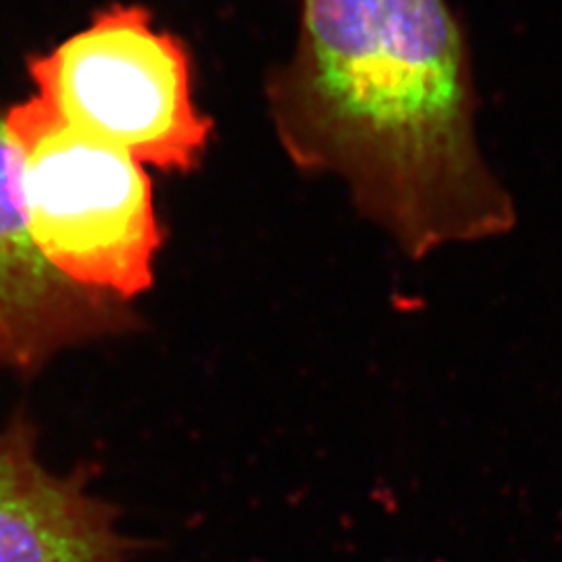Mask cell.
Segmentation results:
<instances>
[{
  "instance_id": "cell-1",
  "label": "cell",
  "mask_w": 562,
  "mask_h": 562,
  "mask_svg": "<svg viewBox=\"0 0 562 562\" xmlns=\"http://www.w3.org/2000/svg\"><path fill=\"white\" fill-rule=\"evenodd\" d=\"M267 104L292 162L340 178L413 259L515 223L477 142L469 50L446 0H301Z\"/></svg>"
},
{
  "instance_id": "cell-2",
  "label": "cell",
  "mask_w": 562,
  "mask_h": 562,
  "mask_svg": "<svg viewBox=\"0 0 562 562\" xmlns=\"http://www.w3.org/2000/svg\"><path fill=\"white\" fill-rule=\"evenodd\" d=\"M25 223L65 280L130 302L153 288L162 244L142 162L32 97L4 113Z\"/></svg>"
},
{
  "instance_id": "cell-3",
  "label": "cell",
  "mask_w": 562,
  "mask_h": 562,
  "mask_svg": "<svg viewBox=\"0 0 562 562\" xmlns=\"http://www.w3.org/2000/svg\"><path fill=\"white\" fill-rule=\"evenodd\" d=\"M38 97L63 120L165 171L194 169L213 123L192 97L186 46L140 7H113L30 60Z\"/></svg>"
},
{
  "instance_id": "cell-4",
  "label": "cell",
  "mask_w": 562,
  "mask_h": 562,
  "mask_svg": "<svg viewBox=\"0 0 562 562\" xmlns=\"http://www.w3.org/2000/svg\"><path fill=\"white\" fill-rule=\"evenodd\" d=\"M134 325L127 302L65 280L44 261L27 232L18 150L0 113V362L32 371L65 348Z\"/></svg>"
},
{
  "instance_id": "cell-5",
  "label": "cell",
  "mask_w": 562,
  "mask_h": 562,
  "mask_svg": "<svg viewBox=\"0 0 562 562\" xmlns=\"http://www.w3.org/2000/svg\"><path fill=\"white\" fill-rule=\"evenodd\" d=\"M90 473L48 471L36 429L15 419L0 431V562H130L115 506L88 490Z\"/></svg>"
}]
</instances>
